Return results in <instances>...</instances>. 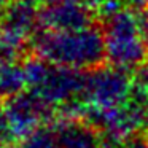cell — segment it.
<instances>
[{
    "label": "cell",
    "instance_id": "cell-1",
    "mask_svg": "<svg viewBox=\"0 0 148 148\" xmlns=\"http://www.w3.org/2000/svg\"><path fill=\"white\" fill-rule=\"evenodd\" d=\"M30 51L49 64L83 72L107 64L105 37L100 21L77 30L40 29L30 40Z\"/></svg>",
    "mask_w": 148,
    "mask_h": 148
},
{
    "label": "cell",
    "instance_id": "cell-2",
    "mask_svg": "<svg viewBox=\"0 0 148 148\" xmlns=\"http://www.w3.org/2000/svg\"><path fill=\"white\" fill-rule=\"evenodd\" d=\"M99 21L105 37L107 64L132 73L148 61V8L123 7Z\"/></svg>",
    "mask_w": 148,
    "mask_h": 148
},
{
    "label": "cell",
    "instance_id": "cell-3",
    "mask_svg": "<svg viewBox=\"0 0 148 148\" xmlns=\"http://www.w3.org/2000/svg\"><path fill=\"white\" fill-rule=\"evenodd\" d=\"M132 94L131 72L105 64L86 73L83 105L91 108H115L127 103Z\"/></svg>",
    "mask_w": 148,
    "mask_h": 148
},
{
    "label": "cell",
    "instance_id": "cell-4",
    "mask_svg": "<svg viewBox=\"0 0 148 148\" xmlns=\"http://www.w3.org/2000/svg\"><path fill=\"white\" fill-rule=\"evenodd\" d=\"M16 143L38 127L59 119V110L43 100L30 89L23 91L10 99L0 100Z\"/></svg>",
    "mask_w": 148,
    "mask_h": 148
},
{
    "label": "cell",
    "instance_id": "cell-5",
    "mask_svg": "<svg viewBox=\"0 0 148 148\" xmlns=\"http://www.w3.org/2000/svg\"><path fill=\"white\" fill-rule=\"evenodd\" d=\"M99 21L96 11L80 0H56L40 5V29L77 30Z\"/></svg>",
    "mask_w": 148,
    "mask_h": 148
},
{
    "label": "cell",
    "instance_id": "cell-6",
    "mask_svg": "<svg viewBox=\"0 0 148 148\" xmlns=\"http://www.w3.org/2000/svg\"><path fill=\"white\" fill-rule=\"evenodd\" d=\"M54 124L59 148H107L99 131L81 118H59Z\"/></svg>",
    "mask_w": 148,
    "mask_h": 148
},
{
    "label": "cell",
    "instance_id": "cell-7",
    "mask_svg": "<svg viewBox=\"0 0 148 148\" xmlns=\"http://www.w3.org/2000/svg\"><path fill=\"white\" fill-rule=\"evenodd\" d=\"M27 78L23 59H0V100L26 91Z\"/></svg>",
    "mask_w": 148,
    "mask_h": 148
},
{
    "label": "cell",
    "instance_id": "cell-8",
    "mask_svg": "<svg viewBox=\"0 0 148 148\" xmlns=\"http://www.w3.org/2000/svg\"><path fill=\"white\" fill-rule=\"evenodd\" d=\"M56 123V121H54ZM45 124L19 140L11 148H59L58 143V129L56 124Z\"/></svg>",
    "mask_w": 148,
    "mask_h": 148
},
{
    "label": "cell",
    "instance_id": "cell-9",
    "mask_svg": "<svg viewBox=\"0 0 148 148\" xmlns=\"http://www.w3.org/2000/svg\"><path fill=\"white\" fill-rule=\"evenodd\" d=\"M132 84L134 92L148 99V61L132 72Z\"/></svg>",
    "mask_w": 148,
    "mask_h": 148
},
{
    "label": "cell",
    "instance_id": "cell-10",
    "mask_svg": "<svg viewBox=\"0 0 148 148\" xmlns=\"http://www.w3.org/2000/svg\"><path fill=\"white\" fill-rule=\"evenodd\" d=\"M124 7L134 8V10H143L148 8V0H121Z\"/></svg>",
    "mask_w": 148,
    "mask_h": 148
},
{
    "label": "cell",
    "instance_id": "cell-11",
    "mask_svg": "<svg viewBox=\"0 0 148 148\" xmlns=\"http://www.w3.org/2000/svg\"><path fill=\"white\" fill-rule=\"evenodd\" d=\"M80 2H83L84 5H88V7H89L91 10H94V11H96V14H97L99 8L102 7L103 3H105L107 0H80Z\"/></svg>",
    "mask_w": 148,
    "mask_h": 148
},
{
    "label": "cell",
    "instance_id": "cell-12",
    "mask_svg": "<svg viewBox=\"0 0 148 148\" xmlns=\"http://www.w3.org/2000/svg\"><path fill=\"white\" fill-rule=\"evenodd\" d=\"M145 137L148 138V99H147V124H145Z\"/></svg>",
    "mask_w": 148,
    "mask_h": 148
},
{
    "label": "cell",
    "instance_id": "cell-13",
    "mask_svg": "<svg viewBox=\"0 0 148 148\" xmlns=\"http://www.w3.org/2000/svg\"><path fill=\"white\" fill-rule=\"evenodd\" d=\"M3 5H8V3H13V2H18V0H0Z\"/></svg>",
    "mask_w": 148,
    "mask_h": 148
},
{
    "label": "cell",
    "instance_id": "cell-14",
    "mask_svg": "<svg viewBox=\"0 0 148 148\" xmlns=\"http://www.w3.org/2000/svg\"><path fill=\"white\" fill-rule=\"evenodd\" d=\"M3 8H5V5L0 2V16H2V13H3Z\"/></svg>",
    "mask_w": 148,
    "mask_h": 148
},
{
    "label": "cell",
    "instance_id": "cell-15",
    "mask_svg": "<svg viewBox=\"0 0 148 148\" xmlns=\"http://www.w3.org/2000/svg\"><path fill=\"white\" fill-rule=\"evenodd\" d=\"M0 148H8V147H7V145H3L2 142H0Z\"/></svg>",
    "mask_w": 148,
    "mask_h": 148
}]
</instances>
